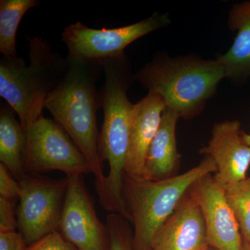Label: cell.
I'll return each instance as SVG.
<instances>
[{"mask_svg": "<svg viewBox=\"0 0 250 250\" xmlns=\"http://www.w3.org/2000/svg\"><path fill=\"white\" fill-rule=\"evenodd\" d=\"M105 81L100 91L104 113L99 147L105 154L121 156L129 149L130 126L134 104L127 91L135 81L126 54L99 61Z\"/></svg>", "mask_w": 250, "mask_h": 250, "instance_id": "obj_5", "label": "cell"}, {"mask_svg": "<svg viewBox=\"0 0 250 250\" xmlns=\"http://www.w3.org/2000/svg\"><path fill=\"white\" fill-rule=\"evenodd\" d=\"M26 250H78L67 241L59 231L49 233L35 243L29 245Z\"/></svg>", "mask_w": 250, "mask_h": 250, "instance_id": "obj_20", "label": "cell"}, {"mask_svg": "<svg viewBox=\"0 0 250 250\" xmlns=\"http://www.w3.org/2000/svg\"><path fill=\"white\" fill-rule=\"evenodd\" d=\"M208 250H216V249H215V248H208Z\"/></svg>", "mask_w": 250, "mask_h": 250, "instance_id": "obj_26", "label": "cell"}, {"mask_svg": "<svg viewBox=\"0 0 250 250\" xmlns=\"http://www.w3.org/2000/svg\"><path fill=\"white\" fill-rule=\"evenodd\" d=\"M241 229L243 246L250 244V176L244 180L224 187Z\"/></svg>", "mask_w": 250, "mask_h": 250, "instance_id": "obj_18", "label": "cell"}, {"mask_svg": "<svg viewBox=\"0 0 250 250\" xmlns=\"http://www.w3.org/2000/svg\"><path fill=\"white\" fill-rule=\"evenodd\" d=\"M225 78L223 67L215 59L193 54L173 57L161 52L134 75L135 81L160 96L166 108L184 120L201 114Z\"/></svg>", "mask_w": 250, "mask_h": 250, "instance_id": "obj_2", "label": "cell"}, {"mask_svg": "<svg viewBox=\"0 0 250 250\" xmlns=\"http://www.w3.org/2000/svg\"><path fill=\"white\" fill-rule=\"evenodd\" d=\"M243 250H250V244L244 246L243 247Z\"/></svg>", "mask_w": 250, "mask_h": 250, "instance_id": "obj_25", "label": "cell"}, {"mask_svg": "<svg viewBox=\"0 0 250 250\" xmlns=\"http://www.w3.org/2000/svg\"><path fill=\"white\" fill-rule=\"evenodd\" d=\"M241 135L242 139H243L244 143L250 147V134H247V133L242 131Z\"/></svg>", "mask_w": 250, "mask_h": 250, "instance_id": "obj_24", "label": "cell"}, {"mask_svg": "<svg viewBox=\"0 0 250 250\" xmlns=\"http://www.w3.org/2000/svg\"><path fill=\"white\" fill-rule=\"evenodd\" d=\"M26 173L61 171L66 174L91 173L88 161L66 131L43 115L25 130Z\"/></svg>", "mask_w": 250, "mask_h": 250, "instance_id": "obj_6", "label": "cell"}, {"mask_svg": "<svg viewBox=\"0 0 250 250\" xmlns=\"http://www.w3.org/2000/svg\"><path fill=\"white\" fill-rule=\"evenodd\" d=\"M216 171L214 161L206 156L195 167L166 180H136L125 176L124 196L134 225V250H152L154 235L188 190L197 180Z\"/></svg>", "mask_w": 250, "mask_h": 250, "instance_id": "obj_4", "label": "cell"}, {"mask_svg": "<svg viewBox=\"0 0 250 250\" xmlns=\"http://www.w3.org/2000/svg\"><path fill=\"white\" fill-rule=\"evenodd\" d=\"M39 4L38 0L0 1V53L4 58L18 57L16 33L20 23L29 10Z\"/></svg>", "mask_w": 250, "mask_h": 250, "instance_id": "obj_17", "label": "cell"}, {"mask_svg": "<svg viewBox=\"0 0 250 250\" xmlns=\"http://www.w3.org/2000/svg\"><path fill=\"white\" fill-rule=\"evenodd\" d=\"M67 66L59 84L46 99L50 112L88 161L95 176L98 193L104 185L103 161L99 150L97 112L100 106L97 81L103 71L100 62L67 54Z\"/></svg>", "mask_w": 250, "mask_h": 250, "instance_id": "obj_1", "label": "cell"}, {"mask_svg": "<svg viewBox=\"0 0 250 250\" xmlns=\"http://www.w3.org/2000/svg\"><path fill=\"white\" fill-rule=\"evenodd\" d=\"M201 208L210 248L218 250H243L239 225L229 205L225 188L208 174L189 189Z\"/></svg>", "mask_w": 250, "mask_h": 250, "instance_id": "obj_10", "label": "cell"}, {"mask_svg": "<svg viewBox=\"0 0 250 250\" xmlns=\"http://www.w3.org/2000/svg\"><path fill=\"white\" fill-rule=\"evenodd\" d=\"M19 182L18 229L29 246L59 231L68 181L27 176Z\"/></svg>", "mask_w": 250, "mask_h": 250, "instance_id": "obj_8", "label": "cell"}, {"mask_svg": "<svg viewBox=\"0 0 250 250\" xmlns=\"http://www.w3.org/2000/svg\"><path fill=\"white\" fill-rule=\"evenodd\" d=\"M228 26L236 31V38L228 52L215 60L223 67L226 78L242 83L250 77V1L233 5Z\"/></svg>", "mask_w": 250, "mask_h": 250, "instance_id": "obj_15", "label": "cell"}, {"mask_svg": "<svg viewBox=\"0 0 250 250\" xmlns=\"http://www.w3.org/2000/svg\"><path fill=\"white\" fill-rule=\"evenodd\" d=\"M25 242L16 231L0 232V250H26Z\"/></svg>", "mask_w": 250, "mask_h": 250, "instance_id": "obj_23", "label": "cell"}, {"mask_svg": "<svg viewBox=\"0 0 250 250\" xmlns=\"http://www.w3.org/2000/svg\"><path fill=\"white\" fill-rule=\"evenodd\" d=\"M59 231L78 250H109V236L95 210L82 174L67 176Z\"/></svg>", "mask_w": 250, "mask_h": 250, "instance_id": "obj_9", "label": "cell"}, {"mask_svg": "<svg viewBox=\"0 0 250 250\" xmlns=\"http://www.w3.org/2000/svg\"><path fill=\"white\" fill-rule=\"evenodd\" d=\"M179 118L175 111L168 108L163 113L159 129L146 156V180H166L178 175L181 156L177 149L176 127Z\"/></svg>", "mask_w": 250, "mask_h": 250, "instance_id": "obj_14", "label": "cell"}, {"mask_svg": "<svg viewBox=\"0 0 250 250\" xmlns=\"http://www.w3.org/2000/svg\"><path fill=\"white\" fill-rule=\"evenodd\" d=\"M21 186L11 177L9 170L0 164V197L14 201L19 199Z\"/></svg>", "mask_w": 250, "mask_h": 250, "instance_id": "obj_21", "label": "cell"}, {"mask_svg": "<svg viewBox=\"0 0 250 250\" xmlns=\"http://www.w3.org/2000/svg\"><path fill=\"white\" fill-rule=\"evenodd\" d=\"M168 14L156 12L134 24L113 29H93L78 21L64 28L62 41L68 54L88 60L120 57L135 41L170 24Z\"/></svg>", "mask_w": 250, "mask_h": 250, "instance_id": "obj_7", "label": "cell"}, {"mask_svg": "<svg viewBox=\"0 0 250 250\" xmlns=\"http://www.w3.org/2000/svg\"><path fill=\"white\" fill-rule=\"evenodd\" d=\"M151 247L152 250H208L210 248L201 208L189 190L154 235Z\"/></svg>", "mask_w": 250, "mask_h": 250, "instance_id": "obj_12", "label": "cell"}, {"mask_svg": "<svg viewBox=\"0 0 250 250\" xmlns=\"http://www.w3.org/2000/svg\"><path fill=\"white\" fill-rule=\"evenodd\" d=\"M241 123L237 120L215 123L211 138L200 149L216 166L214 178L223 187L244 180L250 167V147L242 139Z\"/></svg>", "mask_w": 250, "mask_h": 250, "instance_id": "obj_11", "label": "cell"}, {"mask_svg": "<svg viewBox=\"0 0 250 250\" xmlns=\"http://www.w3.org/2000/svg\"><path fill=\"white\" fill-rule=\"evenodd\" d=\"M18 228L14 201L0 197V232L16 231Z\"/></svg>", "mask_w": 250, "mask_h": 250, "instance_id": "obj_22", "label": "cell"}, {"mask_svg": "<svg viewBox=\"0 0 250 250\" xmlns=\"http://www.w3.org/2000/svg\"><path fill=\"white\" fill-rule=\"evenodd\" d=\"M16 112L8 104L0 108V161L10 173L21 182L27 177L24 167L27 134Z\"/></svg>", "mask_w": 250, "mask_h": 250, "instance_id": "obj_16", "label": "cell"}, {"mask_svg": "<svg viewBox=\"0 0 250 250\" xmlns=\"http://www.w3.org/2000/svg\"><path fill=\"white\" fill-rule=\"evenodd\" d=\"M109 250H134L133 231L129 222L118 213H111L106 218Z\"/></svg>", "mask_w": 250, "mask_h": 250, "instance_id": "obj_19", "label": "cell"}, {"mask_svg": "<svg viewBox=\"0 0 250 250\" xmlns=\"http://www.w3.org/2000/svg\"><path fill=\"white\" fill-rule=\"evenodd\" d=\"M166 105L163 99L149 93L134 104L130 126L129 151L126 161V177L146 180L145 164L149 146L160 125Z\"/></svg>", "mask_w": 250, "mask_h": 250, "instance_id": "obj_13", "label": "cell"}, {"mask_svg": "<svg viewBox=\"0 0 250 250\" xmlns=\"http://www.w3.org/2000/svg\"><path fill=\"white\" fill-rule=\"evenodd\" d=\"M29 62L22 57L0 61V96L19 118L24 129L42 115L46 99L65 75L67 59L54 52L47 39L26 36Z\"/></svg>", "mask_w": 250, "mask_h": 250, "instance_id": "obj_3", "label": "cell"}]
</instances>
